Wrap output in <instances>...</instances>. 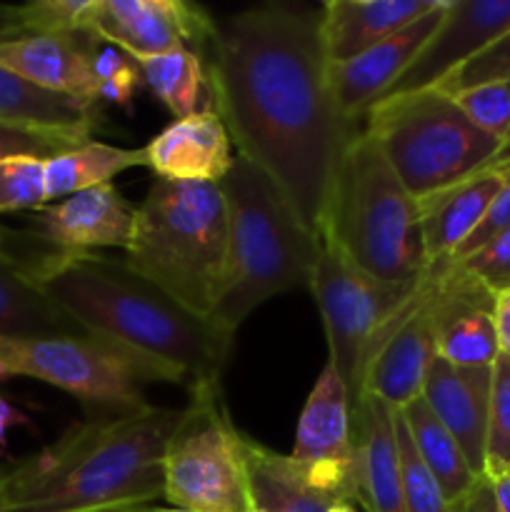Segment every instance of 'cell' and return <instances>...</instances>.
<instances>
[{"mask_svg":"<svg viewBox=\"0 0 510 512\" xmlns=\"http://www.w3.org/2000/svg\"><path fill=\"white\" fill-rule=\"evenodd\" d=\"M213 110L240 158L263 170L300 223L323 235L340 165L360 125L330 88L320 10L265 3L215 23Z\"/></svg>","mask_w":510,"mask_h":512,"instance_id":"6da1fadb","label":"cell"},{"mask_svg":"<svg viewBox=\"0 0 510 512\" xmlns=\"http://www.w3.org/2000/svg\"><path fill=\"white\" fill-rule=\"evenodd\" d=\"M25 273L93 335L168 363L188 378V393L220 385L233 330L193 313L165 290L98 253L50 248L23 263Z\"/></svg>","mask_w":510,"mask_h":512,"instance_id":"7a4b0ae2","label":"cell"},{"mask_svg":"<svg viewBox=\"0 0 510 512\" xmlns=\"http://www.w3.org/2000/svg\"><path fill=\"white\" fill-rule=\"evenodd\" d=\"M183 410L93 413L0 470V512H103L163 498V458Z\"/></svg>","mask_w":510,"mask_h":512,"instance_id":"3957f363","label":"cell"},{"mask_svg":"<svg viewBox=\"0 0 510 512\" xmlns=\"http://www.w3.org/2000/svg\"><path fill=\"white\" fill-rule=\"evenodd\" d=\"M218 185L228 208V273L213 320L235 333L273 295L310 288L320 240L273 180L240 155Z\"/></svg>","mask_w":510,"mask_h":512,"instance_id":"277c9868","label":"cell"},{"mask_svg":"<svg viewBox=\"0 0 510 512\" xmlns=\"http://www.w3.org/2000/svg\"><path fill=\"white\" fill-rule=\"evenodd\" d=\"M125 265L213 318L228 273V208L218 183L155 180L135 208Z\"/></svg>","mask_w":510,"mask_h":512,"instance_id":"5b68a950","label":"cell"},{"mask_svg":"<svg viewBox=\"0 0 510 512\" xmlns=\"http://www.w3.org/2000/svg\"><path fill=\"white\" fill-rule=\"evenodd\" d=\"M320 238L390 288L415 290L428 270L418 200L363 128L340 165Z\"/></svg>","mask_w":510,"mask_h":512,"instance_id":"8992f818","label":"cell"},{"mask_svg":"<svg viewBox=\"0 0 510 512\" xmlns=\"http://www.w3.org/2000/svg\"><path fill=\"white\" fill-rule=\"evenodd\" d=\"M360 128L418 203L480 173L503 150L500 140L475 128L458 103L435 88L375 100Z\"/></svg>","mask_w":510,"mask_h":512,"instance_id":"52a82bcc","label":"cell"},{"mask_svg":"<svg viewBox=\"0 0 510 512\" xmlns=\"http://www.w3.org/2000/svg\"><path fill=\"white\" fill-rule=\"evenodd\" d=\"M33 378L83 400L95 413L150 405L145 388L185 385L188 378L168 363L100 335L43 340H0V380Z\"/></svg>","mask_w":510,"mask_h":512,"instance_id":"ba28073f","label":"cell"},{"mask_svg":"<svg viewBox=\"0 0 510 512\" xmlns=\"http://www.w3.org/2000/svg\"><path fill=\"white\" fill-rule=\"evenodd\" d=\"M163 498L190 512H253L245 433L235 428L220 385L190 390L163 458Z\"/></svg>","mask_w":510,"mask_h":512,"instance_id":"9c48e42d","label":"cell"},{"mask_svg":"<svg viewBox=\"0 0 510 512\" xmlns=\"http://www.w3.org/2000/svg\"><path fill=\"white\" fill-rule=\"evenodd\" d=\"M310 290L323 318L330 360L348 385L350 408L358 403L368 353L380 330L408 303L415 290H398L370 278L330 240L318 238ZM420 285V283H418Z\"/></svg>","mask_w":510,"mask_h":512,"instance_id":"30bf717a","label":"cell"},{"mask_svg":"<svg viewBox=\"0 0 510 512\" xmlns=\"http://www.w3.org/2000/svg\"><path fill=\"white\" fill-rule=\"evenodd\" d=\"M288 460L298 478L325 498L350 505L358 500V448L350 393L330 363L305 400Z\"/></svg>","mask_w":510,"mask_h":512,"instance_id":"8fae6325","label":"cell"},{"mask_svg":"<svg viewBox=\"0 0 510 512\" xmlns=\"http://www.w3.org/2000/svg\"><path fill=\"white\" fill-rule=\"evenodd\" d=\"M213 30L215 20L185 0H90L85 15L90 38L123 50L135 63L173 50L200 55Z\"/></svg>","mask_w":510,"mask_h":512,"instance_id":"7c38bea8","label":"cell"},{"mask_svg":"<svg viewBox=\"0 0 510 512\" xmlns=\"http://www.w3.org/2000/svg\"><path fill=\"white\" fill-rule=\"evenodd\" d=\"M435 268L428 265L408 303L375 338L363 370L360 395H375L400 410L423 395L425 375L438 358L433 325Z\"/></svg>","mask_w":510,"mask_h":512,"instance_id":"4fadbf2b","label":"cell"},{"mask_svg":"<svg viewBox=\"0 0 510 512\" xmlns=\"http://www.w3.org/2000/svg\"><path fill=\"white\" fill-rule=\"evenodd\" d=\"M435 268L433 325L438 358L455 368H490L500 355L495 335V290L455 260Z\"/></svg>","mask_w":510,"mask_h":512,"instance_id":"5bb4252c","label":"cell"},{"mask_svg":"<svg viewBox=\"0 0 510 512\" xmlns=\"http://www.w3.org/2000/svg\"><path fill=\"white\" fill-rule=\"evenodd\" d=\"M510 28V0H448L438 30L383 98L440 88Z\"/></svg>","mask_w":510,"mask_h":512,"instance_id":"9a60e30c","label":"cell"},{"mask_svg":"<svg viewBox=\"0 0 510 512\" xmlns=\"http://www.w3.org/2000/svg\"><path fill=\"white\" fill-rule=\"evenodd\" d=\"M35 240L63 253L125 250L133 243L135 208L115 185L80 190L33 213Z\"/></svg>","mask_w":510,"mask_h":512,"instance_id":"2e32d148","label":"cell"},{"mask_svg":"<svg viewBox=\"0 0 510 512\" xmlns=\"http://www.w3.org/2000/svg\"><path fill=\"white\" fill-rule=\"evenodd\" d=\"M445 8H448V0H443L438 8L430 10L423 18L413 20L390 38L380 40L365 53L355 55L353 60L330 63V88H333L335 103L345 118L358 125L363 123V115L368 113L370 105L380 95L388 93L390 85L408 70L415 55L423 50L430 35L438 30Z\"/></svg>","mask_w":510,"mask_h":512,"instance_id":"e0dca14e","label":"cell"},{"mask_svg":"<svg viewBox=\"0 0 510 512\" xmlns=\"http://www.w3.org/2000/svg\"><path fill=\"white\" fill-rule=\"evenodd\" d=\"M490 388H493V365L455 368L443 358H435L425 375L423 395H420L460 445L475 475H483L485 468Z\"/></svg>","mask_w":510,"mask_h":512,"instance_id":"ac0fdd59","label":"cell"},{"mask_svg":"<svg viewBox=\"0 0 510 512\" xmlns=\"http://www.w3.org/2000/svg\"><path fill=\"white\" fill-rule=\"evenodd\" d=\"M90 35L23 33L0 40V65L53 93L98 105Z\"/></svg>","mask_w":510,"mask_h":512,"instance_id":"d6986e66","label":"cell"},{"mask_svg":"<svg viewBox=\"0 0 510 512\" xmlns=\"http://www.w3.org/2000/svg\"><path fill=\"white\" fill-rule=\"evenodd\" d=\"M233 160V140L213 110L175 120L145 145V168L160 180L220 183Z\"/></svg>","mask_w":510,"mask_h":512,"instance_id":"ffe728a7","label":"cell"},{"mask_svg":"<svg viewBox=\"0 0 510 512\" xmlns=\"http://www.w3.org/2000/svg\"><path fill=\"white\" fill-rule=\"evenodd\" d=\"M358 448V500L368 512H405L403 470L395 413L375 395H360L350 408Z\"/></svg>","mask_w":510,"mask_h":512,"instance_id":"44dd1931","label":"cell"},{"mask_svg":"<svg viewBox=\"0 0 510 512\" xmlns=\"http://www.w3.org/2000/svg\"><path fill=\"white\" fill-rule=\"evenodd\" d=\"M443 0H328L320 8V38L328 63H345L390 38Z\"/></svg>","mask_w":510,"mask_h":512,"instance_id":"7402d4cb","label":"cell"},{"mask_svg":"<svg viewBox=\"0 0 510 512\" xmlns=\"http://www.w3.org/2000/svg\"><path fill=\"white\" fill-rule=\"evenodd\" d=\"M508 180L500 165L490 163L480 173L438 195L420 200V223H423L425 258L430 263L453 260L460 245L483 223L495 195Z\"/></svg>","mask_w":510,"mask_h":512,"instance_id":"603a6c76","label":"cell"},{"mask_svg":"<svg viewBox=\"0 0 510 512\" xmlns=\"http://www.w3.org/2000/svg\"><path fill=\"white\" fill-rule=\"evenodd\" d=\"M90 335L60 303H55L20 263L0 258V340H43Z\"/></svg>","mask_w":510,"mask_h":512,"instance_id":"cb8c5ba5","label":"cell"},{"mask_svg":"<svg viewBox=\"0 0 510 512\" xmlns=\"http://www.w3.org/2000/svg\"><path fill=\"white\" fill-rule=\"evenodd\" d=\"M0 120L93 138L98 125V105L40 88L0 65Z\"/></svg>","mask_w":510,"mask_h":512,"instance_id":"d4e9b609","label":"cell"},{"mask_svg":"<svg viewBox=\"0 0 510 512\" xmlns=\"http://www.w3.org/2000/svg\"><path fill=\"white\" fill-rule=\"evenodd\" d=\"M143 165L145 148H120L100 140H85L78 148L45 160V195L48 203H58L80 190L108 185L115 175Z\"/></svg>","mask_w":510,"mask_h":512,"instance_id":"484cf974","label":"cell"},{"mask_svg":"<svg viewBox=\"0 0 510 512\" xmlns=\"http://www.w3.org/2000/svg\"><path fill=\"white\" fill-rule=\"evenodd\" d=\"M250 490L255 508L265 512H330L335 500L305 485L290 465L288 455L268 450L245 435Z\"/></svg>","mask_w":510,"mask_h":512,"instance_id":"4316f807","label":"cell"},{"mask_svg":"<svg viewBox=\"0 0 510 512\" xmlns=\"http://www.w3.org/2000/svg\"><path fill=\"white\" fill-rule=\"evenodd\" d=\"M138 65L143 83L178 120L213 110V93L203 55L193 50H173L158 58L140 60Z\"/></svg>","mask_w":510,"mask_h":512,"instance_id":"83f0119b","label":"cell"},{"mask_svg":"<svg viewBox=\"0 0 510 512\" xmlns=\"http://www.w3.org/2000/svg\"><path fill=\"white\" fill-rule=\"evenodd\" d=\"M400 415H403L405 425H408L410 438H413L423 463L435 475L448 503H455L478 480V475L473 473V468L465 460L460 445L455 443L448 428L435 418L433 410L425 405L423 398L400 408Z\"/></svg>","mask_w":510,"mask_h":512,"instance_id":"f1b7e54d","label":"cell"},{"mask_svg":"<svg viewBox=\"0 0 510 512\" xmlns=\"http://www.w3.org/2000/svg\"><path fill=\"white\" fill-rule=\"evenodd\" d=\"M395 435L400 448V470H403V505L405 512H450V503L435 475L420 458L410 430L400 410L395 413Z\"/></svg>","mask_w":510,"mask_h":512,"instance_id":"f546056e","label":"cell"},{"mask_svg":"<svg viewBox=\"0 0 510 512\" xmlns=\"http://www.w3.org/2000/svg\"><path fill=\"white\" fill-rule=\"evenodd\" d=\"M510 473V355L500 353L493 363L488 438L483 475Z\"/></svg>","mask_w":510,"mask_h":512,"instance_id":"4dcf8cb0","label":"cell"},{"mask_svg":"<svg viewBox=\"0 0 510 512\" xmlns=\"http://www.w3.org/2000/svg\"><path fill=\"white\" fill-rule=\"evenodd\" d=\"M48 205L45 195V160L10 158L0 163V213L40 210Z\"/></svg>","mask_w":510,"mask_h":512,"instance_id":"1f68e13d","label":"cell"},{"mask_svg":"<svg viewBox=\"0 0 510 512\" xmlns=\"http://www.w3.org/2000/svg\"><path fill=\"white\" fill-rule=\"evenodd\" d=\"M450 98L458 103V108L468 115L470 123L483 133L493 135L500 143L510 140V80L503 83L478 85V88L463 90Z\"/></svg>","mask_w":510,"mask_h":512,"instance_id":"d6a6232c","label":"cell"},{"mask_svg":"<svg viewBox=\"0 0 510 512\" xmlns=\"http://www.w3.org/2000/svg\"><path fill=\"white\" fill-rule=\"evenodd\" d=\"M85 140L93 138H78V135L53 133V130L28 128V125L3 123L0 120V163L10 158L50 160L55 155L65 153V150L78 148Z\"/></svg>","mask_w":510,"mask_h":512,"instance_id":"836d02e7","label":"cell"},{"mask_svg":"<svg viewBox=\"0 0 510 512\" xmlns=\"http://www.w3.org/2000/svg\"><path fill=\"white\" fill-rule=\"evenodd\" d=\"M503 80H510V28L435 90L445 95H455L463 93V90L478 88V85L503 83Z\"/></svg>","mask_w":510,"mask_h":512,"instance_id":"e575fe53","label":"cell"},{"mask_svg":"<svg viewBox=\"0 0 510 512\" xmlns=\"http://www.w3.org/2000/svg\"><path fill=\"white\" fill-rule=\"evenodd\" d=\"M20 8H23L25 33L88 35L85 15H88L90 0H38Z\"/></svg>","mask_w":510,"mask_h":512,"instance_id":"d590c367","label":"cell"},{"mask_svg":"<svg viewBox=\"0 0 510 512\" xmlns=\"http://www.w3.org/2000/svg\"><path fill=\"white\" fill-rule=\"evenodd\" d=\"M468 273L483 280L490 290H503L510 285V228L495 235L488 245L475 250L463 260H455Z\"/></svg>","mask_w":510,"mask_h":512,"instance_id":"8d00e7d4","label":"cell"},{"mask_svg":"<svg viewBox=\"0 0 510 512\" xmlns=\"http://www.w3.org/2000/svg\"><path fill=\"white\" fill-rule=\"evenodd\" d=\"M508 228H510V175H508V180H505L503 188H500V193L495 195L493 205H490V210L485 213L483 223H480L478 228H475V233L470 235L463 245H460L458 253L453 255V260L468 258V255H473L475 250H480L483 245H488L495 235L503 233V230H508Z\"/></svg>","mask_w":510,"mask_h":512,"instance_id":"74e56055","label":"cell"},{"mask_svg":"<svg viewBox=\"0 0 510 512\" xmlns=\"http://www.w3.org/2000/svg\"><path fill=\"white\" fill-rule=\"evenodd\" d=\"M140 83H143L140 65L135 63L133 58H128L123 68L115 70L108 80H103V83L98 85V103L123 105V108H128Z\"/></svg>","mask_w":510,"mask_h":512,"instance_id":"f35d334b","label":"cell"},{"mask_svg":"<svg viewBox=\"0 0 510 512\" xmlns=\"http://www.w3.org/2000/svg\"><path fill=\"white\" fill-rule=\"evenodd\" d=\"M450 512H500L490 480L485 475H478V480L470 485L468 493H463L455 503H450Z\"/></svg>","mask_w":510,"mask_h":512,"instance_id":"ab89813d","label":"cell"},{"mask_svg":"<svg viewBox=\"0 0 510 512\" xmlns=\"http://www.w3.org/2000/svg\"><path fill=\"white\" fill-rule=\"evenodd\" d=\"M495 335L500 353L510 355V285L495 290Z\"/></svg>","mask_w":510,"mask_h":512,"instance_id":"60d3db41","label":"cell"},{"mask_svg":"<svg viewBox=\"0 0 510 512\" xmlns=\"http://www.w3.org/2000/svg\"><path fill=\"white\" fill-rule=\"evenodd\" d=\"M25 33V18L20 5H3L0 3V40L13 38V35Z\"/></svg>","mask_w":510,"mask_h":512,"instance_id":"b9f144b4","label":"cell"},{"mask_svg":"<svg viewBox=\"0 0 510 512\" xmlns=\"http://www.w3.org/2000/svg\"><path fill=\"white\" fill-rule=\"evenodd\" d=\"M15 425H28V418H25L18 408H13L8 398H3V395H0V448L5 445L8 430L15 428Z\"/></svg>","mask_w":510,"mask_h":512,"instance_id":"7bdbcfd3","label":"cell"},{"mask_svg":"<svg viewBox=\"0 0 510 512\" xmlns=\"http://www.w3.org/2000/svg\"><path fill=\"white\" fill-rule=\"evenodd\" d=\"M493 485L495 503H498L500 512H510V473H498V475H485Z\"/></svg>","mask_w":510,"mask_h":512,"instance_id":"ee69618b","label":"cell"},{"mask_svg":"<svg viewBox=\"0 0 510 512\" xmlns=\"http://www.w3.org/2000/svg\"><path fill=\"white\" fill-rule=\"evenodd\" d=\"M103 512H190V510H183V508H160V505H153V503H140V505H125V508H113V510H103Z\"/></svg>","mask_w":510,"mask_h":512,"instance_id":"f6af8a7d","label":"cell"},{"mask_svg":"<svg viewBox=\"0 0 510 512\" xmlns=\"http://www.w3.org/2000/svg\"><path fill=\"white\" fill-rule=\"evenodd\" d=\"M10 235H8V230H3L0 228V258H10V260H15V255H13V250H10ZM15 263H18V260H15Z\"/></svg>","mask_w":510,"mask_h":512,"instance_id":"bcb514c9","label":"cell"},{"mask_svg":"<svg viewBox=\"0 0 510 512\" xmlns=\"http://www.w3.org/2000/svg\"><path fill=\"white\" fill-rule=\"evenodd\" d=\"M493 165H500V168H503L505 173L510 175V140H508V143L503 145V150H500L498 158L493 160Z\"/></svg>","mask_w":510,"mask_h":512,"instance_id":"7dc6e473","label":"cell"},{"mask_svg":"<svg viewBox=\"0 0 510 512\" xmlns=\"http://www.w3.org/2000/svg\"><path fill=\"white\" fill-rule=\"evenodd\" d=\"M330 512H358V510H355L350 503H338V505H333V510Z\"/></svg>","mask_w":510,"mask_h":512,"instance_id":"c3c4849f","label":"cell"},{"mask_svg":"<svg viewBox=\"0 0 510 512\" xmlns=\"http://www.w3.org/2000/svg\"><path fill=\"white\" fill-rule=\"evenodd\" d=\"M253 512H265V510H258V508H255V510H253Z\"/></svg>","mask_w":510,"mask_h":512,"instance_id":"681fc988","label":"cell"}]
</instances>
